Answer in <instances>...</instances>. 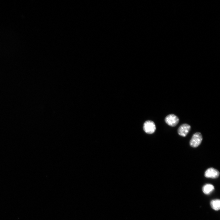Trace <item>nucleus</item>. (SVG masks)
<instances>
[{"label": "nucleus", "mask_w": 220, "mask_h": 220, "mask_svg": "<svg viewBox=\"0 0 220 220\" xmlns=\"http://www.w3.org/2000/svg\"><path fill=\"white\" fill-rule=\"evenodd\" d=\"M202 139L201 134L199 132H196L193 135L190 141V145L193 147H197L201 144Z\"/></svg>", "instance_id": "f257e3e1"}, {"label": "nucleus", "mask_w": 220, "mask_h": 220, "mask_svg": "<svg viewBox=\"0 0 220 220\" xmlns=\"http://www.w3.org/2000/svg\"><path fill=\"white\" fill-rule=\"evenodd\" d=\"M144 130L148 134H152L156 130V126L154 123L151 121H146L144 125Z\"/></svg>", "instance_id": "f03ea898"}, {"label": "nucleus", "mask_w": 220, "mask_h": 220, "mask_svg": "<svg viewBox=\"0 0 220 220\" xmlns=\"http://www.w3.org/2000/svg\"><path fill=\"white\" fill-rule=\"evenodd\" d=\"M166 123L171 127H175L178 124L179 121L178 117L174 114H171L168 115L165 119Z\"/></svg>", "instance_id": "7ed1b4c3"}, {"label": "nucleus", "mask_w": 220, "mask_h": 220, "mask_svg": "<svg viewBox=\"0 0 220 220\" xmlns=\"http://www.w3.org/2000/svg\"><path fill=\"white\" fill-rule=\"evenodd\" d=\"M220 173L217 169L213 168L207 169L205 172V176L209 178L216 179L219 176Z\"/></svg>", "instance_id": "20e7f679"}, {"label": "nucleus", "mask_w": 220, "mask_h": 220, "mask_svg": "<svg viewBox=\"0 0 220 220\" xmlns=\"http://www.w3.org/2000/svg\"><path fill=\"white\" fill-rule=\"evenodd\" d=\"M191 129V126L187 124H183L179 127L178 130V134L183 137H185Z\"/></svg>", "instance_id": "39448f33"}, {"label": "nucleus", "mask_w": 220, "mask_h": 220, "mask_svg": "<svg viewBox=\"0 0 220 220\" xmlns=\"http://www.w3.org/2000/svg\"><path fill=\"white\" fill-rule=\"evenodd\" d=\"M214 190V186L210 184H207L204 185L202 188L203 193L206 194H209Z\"/></svg>", "instance_id": "423d86ee"}, {"label": "nucleus", "mask_w": 220, "mask_h": 220, "mask_svg": "<svg viewBox=\"0 0 220 220\" xmlns=\"http://www.w3.org/2000/svg\"><path fill=\"white\" fill-rule=\"evenodd\" d=\"M210 205L213 209L218 211L220 209V201L219 199H215L212 200L210 202Z\"/></svg>", "instance_id": "0eeeda50"}]
</instances>
